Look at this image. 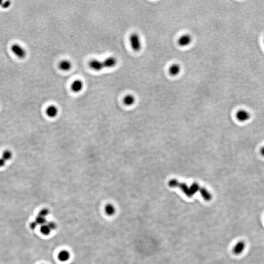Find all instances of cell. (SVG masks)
<instances>
[{
	"label": "cell",
	"instance_id": "2e32d148",
	"mask_svg": "<svg viewBox=\"0 0 264 264\" xmlns=\"http://www.w3.org/2000/svg\"><path fill=\"white\" fill-rule=\"evenodd\" d=\"M69 254L68 251H61L58 255V259L61 261L65 262L69 259Z\"/></svg>",
	"mask_w": 264,
	"mask_h": 264
},
{
	"label": "cell",
	"instance_id": "9c48e42d",
	"mask_svg": "<svg viewBox=\"0 0 264 264\" xmlns=\"http://www.w3.org/2000/svg\"><path fill=\"white\" fill-rule=\"evenodd\" d=\"M104 68H112L115 67L118 63V60L116 58L113 56H109L103 61Z\"/></svg>",
	"mask_w": 264,
	"mask_h": 264
},
{
	"label": "cell",
	"instance_id": "7a4b0ae2",
	"mask_svg": "<svg viewBox=\"0 0 264 264\" xmlns=\"http://www.w3.org/2000/svg\"><path fill=\"white\" fill-rule=\"evenodd\" d=\"M169 186L171 187H179L188 197L190 198L193 196L190 187L188 186L186 183H180L177 180H171L169 181Z\"/></svg>",
	"mask_w": 264,
	"mask_h": 264
},
{
	"label": "cell",
	"instance_id": "3957f363",
	"mask_svg": "<svg viewBox=\"0 0 264 264\" xmlns=\"http://www.w3.org/2000/svg\"><path fill=\"white\" fill-rule=\"evenodd\" d=\"M193 38L191 35L188 33H185L179 37L177 41V43L180 47H186L191 44Z\"/></svg>",
	"mask_w": 264,
	"mask_h": 264
},
{
	"label": "cell",
	"instance_id": "277c9868",
	"mask_svg": "<svg viewBox=\"0 0 264 264\" xmlns=\"http://www.w3.org/2000/svg\"><path fill=\"white\" fill-rule=\"evenodd\" d=\"M11 50L12 53L17 57L23 59L26 57L27 53L26 50L23 48L21 46L18 44H13L11 47Z\"/></svg>",
	"mask_w": 264,
	"mask_h": 264
},
{
	"label": "cell",
	"instance_id": "d4e9b609",
	"mask_svg": "<svg viewBox=\"0 0 264 264\" xmlns=\"http://www.w3.org/2000/svg\"><path fill=\"white\" fill-rule=\"evenodd\" d=\"M37 225H38V224L36 222H35V221L32 222V223H30V228H31L32 229V230H34V229H35V228H37Z\"/></svg>",
	"mask_w": 264,
	"mask_h": 264
},
{
	"label": "cell",
	"instance_id": "cb8c5ba5",
	"mask_svg": "<svg viewBox=\"0 0 264 264\" xmlns=\"http://www.w3.org/2000/svg\"><path fill=\"white\" fill-rule=\"evenodd\" d=\"M6 161H5L2 157L0 158V168H2L4 166H5V165L6 164Z\"/></svg>",
	"mask_w": 264,
	"mask_h": 264
},
{
	"label": "cell",
	"instance_id": "5bb4252c",
	"mask_svg": "<svg viewBox=\"0 0 264 264\" xmlns=\"http://www.w3.org/2000/svg\"><path fill=\"white\" fill-rule=\"evenodd\" d=\"M199 191L200 192L202 198H204L205 201H209L210 200H211L212 199V195L206 189L203 187H201Z\"/></svg>",
	"mask_w": 264,
	"mask_h": 264
},
{
	"label": "cell",
	"instance_id": "ac0fdd59",
	"mask_svg": "<svg viewBox=\"0 0 264 264\" xmlns=\"http://www.w3.org/2000/svg\"><path fill=\"white\" fill-rule=\"evenodd\" d=\"M41 232L43 234H44L45 235H48L50 234L51 232V230L50 229V228L48 227L47 224H45V225H42L41 226Z\"/></svg>",
	"mask_w": 264,
	"mask_h": 264
},
{
	"label": "cell",
	"instance_id": "e0dca14e",
	"mask_svg": "<svg viewBox=\"0 0 264 264\" xmlns=\"http://www.w3.org/2000/svg\"><path fill=\"white\" fill-rule=\"evenodd\" d=\"M105 212L106 213L110 216L113 215L115 213V207L111 204H107L105 207Z\"/></svg>",
	"mask_w": 264,
	"mask_h": 264
},
{
	"label": "cell",
	"instance_id": "9a60e30c",
	"mask_svg": "<svg viewBox=\"0 0 264 264\" xmlns=\"http://www.w3.org/2000/svg\"><path fill=\"white\" fill-rule=\"evenodd\" d=\"M13 157V153L10 150H5L2 153V158L4 160L8 162L11 160Z\"/></svg>",
	"mask_w": 264,
	"mask_h": 264
},
{
	"label": "cell",
	"instance_id": "44dd1931",
	"mask_svg": "<svg viewBox=\"0 0 264 264\" xmlns=\"http://www.w3.org/2000/svg\"><path fill=\"white\" fill-rule=\"evenodd\" d=\"M11 3L10 1H6L4 2L3 1H0V5L3 8H8L11 6Z\"/></svg>",
	"mask_w": 264,
	"mask_h": 264
},
{
	"label": "cell",
	"instance_id": "8992f818",
	"mask_svg": "<svg viewBox=\"0 0 264 264\" xmlns=\"http://www.w3.org/2000/svg\"><path fill=\"white\" fill-rule=\"evenodd\" d=\"M236 118L240 122H246L251 118V114L247 111L241 110L236 113Z\"/></svg>",
	"mask_w": 264,
	"mask_h": 264
},
{
	"label": "cell",
	"instance_id": "ba28073f",
	"mask_svg": "<svg viewBox=\"0 0 264 264\" xmlns=\"http://www.w3.org/2000/svg\"><path fill=\"white\" fill-rule=\"evenodd\" d=\"M181 66L179 64H173L168 69L169 74L172 76H178L181 72Z\"/></svg>",
	"mask_w": 264,
	"mask_h": 264
},
{
	"label": "cell",
	"instance_id": "6da1fadb",
	"mask_svg": "<svg viewBox=\"0 0 264 264\" xmlns=\"http://www.w3.org/2000/svg\"><path fill=\"white\" fill-rule=\"evenodd\" d=\"M131 48L135 52H139L142 48V42L139 34L136 32L132 33L129 37Z\"/></svg>",
	"mask_w": 264,
	"mask_h": 264
},
{
	"label": "cell",
	"instance_id": "7402d4cb",
	"mask_svg": "<svg viewBox=\"0 0 264 264\" xmlns=\"http://www.w3.org/2000/svg\"><path fill=\"white\" fill-rule=\"evenodd\" d=\"M48 213H49L48 210V209H46V208H44V209H43L41 210V211H40L39 215L45 217L46 216H47L48 214Z\"/></svg>",
	"mask_w": 264,
	"mask_h": 264
},
{
	"label": "cell",
	"instance_id": "5b68a950",
	"mask_svg": "<svg viewBox=\"0 0 264 264\" xmlns=\"http://www.w3.org/2000/svg\"><path fill=\"white\" fill-rule=\"evenodd\" d=\"M89 66L90 68L95 71H101L104 69V64L103 61L99 60L98 59H93L90 61L89 62Z\"/></svg>",
	"mask_w": 264,
	"mask_h": 264
},
{
	"label": "cell",
	"instance_id": "52a82bcc",
	"mask_svg": "<svg viewBox=\"0 0 264 264\" xmlns=\"http://www.w3.org/2000/svg\"><path fill=\"white\" fill-rule=\"evenodd\" d=\"M84 83L80 79H76L72 82L71 84V91L76 93L79 92L83 90Z\"/></svg>",
	"mask_w": 264,
	"mask_h": 264
},
{
	"label": "cell",
	"instance_id": "484cf974",
	"mask_svg": "<svg viewBox=\"0 0 264 264\" xmlns=\"http://www.w3.org/2000/svg\"><path fill=\"white\" fill-rule=\"evenodd\" d=\"M260 153L262 157H264V146L261 148L260 151Z\"/></svg>",
	"mask_w": 264,
	"mask_h": 264
},
{
	"label": "cell",
	"instance_id": "603a6c76",
	"mask_svg": "<svg viewBox=\"0 0 264 264\" xmlns=\"http://www.w3.org/2000/svg\"><path fill=\"white\" fill-rule=\"evenodd\" d=\"M47 225H48V227L50 228V229L52 230H54L56 228V225L54 222H50L47 223Z\"/></svg>",
	"mask_w": 264,
	"mask_h": 264
},
{
	"label": "cell",
	"instance_id": "30bf717a",
	"mask_svg": "<svg viewBox=\"0 0 264 264\" xmlns=\"http://www.w3.org/2000/svg\"><path fill=\"white\" fill-rule=\"evenodd\" d=\"M59 110L56 106L50 105L46 110V113L50 118H55L58 114Z\"/></svg>",
	"mask_w": 264,
	"mask_h": 264
},
{
	"label": "cell",
	"instance_id": "ffe728a7",
	"mask_svg": "<svg viewBox=\"0 0 264 264\" xmlns=\"http://www.w3.org/2000/svg\"><path fill=\"white\" fill-rule=\"evenodd\" d=\"M35 222H36L37 223L38 225H42L46 224V222H47V221H46L45 217L38 215L37 217L36 218Z\"/></svg>",
	"mask_w": 264,
	"mask_h": 264
},
{
	"label": "cell",
	"instance_id": "4fadbf2b",
	"mask_svg": "<svg viewBox=\"0 0 264 264\" xmlns=\"http://www.w3.org/2000/svg\"><path fill=\"white\" fill-rule=\"evenodd\" d=\"M136 101V98L134 95L131 94H128L125 95L123 99V102L124 105L127 106H131L134 104Z\"/></svg>",
	"mask_w": 264,
	"mask_h": 264
},
{
	"label": "cell",
	"instance_id": "8fae6325",
	"mask_svg": "<svg viewBox=\"0 0 264 264\" xmlns=\"http://www.w3.org/2000/svg\"><path fill=\"white\" fill-rule=\"evenodd\" d=\"M73 65L70 61L67 59H64L61 61L58 64V68L62 71H69L72 68Z\"/></svg>",
	"mask_w": 264,
	"mask_h": 264
},
{
	"label": "cell",
	"instance_id": "d6986e66",
	"mask_svg": "<svg viewBox=\"0 0 264 264\" xmlns=\"http://www.w3.org/2000/svg\"><path fill=\"white\" fill-rule=\"evenodd\" d=\"M190 187L193 195L196 193L197 192L199 191L201 188L200 186L197 183H193Z\"/></svg>",
	"mask_w": 264,
	"mask_h": 264
},
{
	"label": "cell",
	"instance_id": "7c38bea8",
	"mask_svg": "<svg viewBox=\"0 0 264 264\" xmlns=\"http://www.w3.org/2000/svg\"><path fill=\"white\" fill-rule=\"evenodd\" d=\"M246 244L245 242L243 241H240L234 246L233 252L235 255H240L244 252L246 249Z\"/></svg>",
	"mask_w": 264,
	"mask_h": 264
}]
</instances>
